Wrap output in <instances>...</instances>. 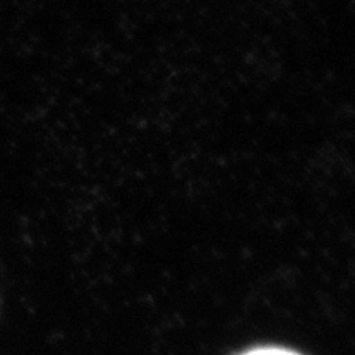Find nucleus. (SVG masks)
Masks as SVG:
<instances>
[{"label": "nucleus", "mask_w": 355, "mask_h": 355, "mask_svg": "<svg viewBox=\"0 0 355 355\" xmlns=\"http://www.w3.org/2000/svg\"><path fill=\"white\" fill-rule=\"evenodd\" d=\"M245 355H298L295 352H290V350H283V349H259V350H252Z\"/></svg>", "instance_id": "nucleus-1"}]
</instances>
